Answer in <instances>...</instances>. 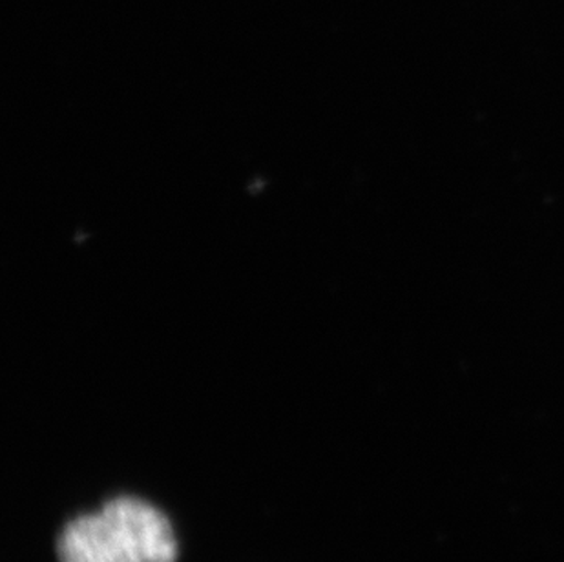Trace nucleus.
Returning <instances> with one entry per match:
<instances>
[{
	"label": "nucleus",
	"mask_w": 564,
	"mask_h": 562,
	"mask_svg": "<svg viewBox=\"0 0 564 562\" xmlns=\"http://www.w3.org/2000/svg\"><path fill=\"white\" fill-rule=\"evenodd\" d=\"M55 550L59 562H176L180 542L165 511L135 495H118L72 517Z\"/></svg>",
	"instance_id": "1"
}]
</instances>
